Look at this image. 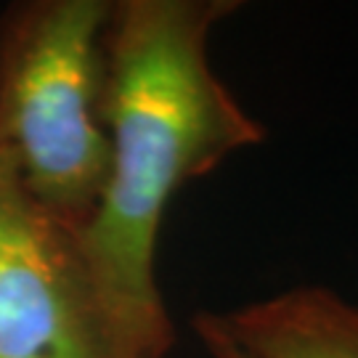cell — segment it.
I'll use <instances>...</instances> for the list:
<instances>
[{
    "instance_id": "cell-1",
    "label": "cell",
    "mask_w": 358,
    "mask_h": 358,
    "mask_svg": "<svg viewBox=\"0 0 358 358\" xmlns=\"http://www.w3.org/2000/svg\"><path fill=\"white\" fill-rule=\"evenodd\" d=\"M234 0H128L103 35V125L109 173L77 231L90 279L133 358H159L173 327L154 279L170 199L226 157L263 141L210 66L213 27Z\"/></svg>"
},
{
    "instance_id": "cell-2",
    "label": "cell",
    "mask_w": 358,
    "mask_h": 358,
    "mask_svg": "<svg viewBox=\"0 0 358 358\" xmlns=\"http://www.w3.org/2000/svg\"><path fill=\"white\" fill-rule=\"evenodd\" d=\"M103 0H48L16 16L0 56V165L80 231L109 173L103 125Z\"/></svg>"
},
{
    "instance_id": "cell-3",
    "label": "cell",
    "mask_w": 358,
    "mask_h": 358,
    "mask_svg": "<svg viewBox=\"0 0 358 358\" xmlns=\"http://www.w3.org/2000/svg\"><path fill=\"white\" fill-rule=\"evenodd\" d=\"M0 358H133L90 279L77 231L0 165Z\"/></svg>"
},
{
    "instance_id": "cell-4",
    "label": "cell",
    "mask_w": 358,
    "mask_h": 358,
    "mask_svg": "<svg viewBox=\"0 0 358 358\" xmlns=\"http://www.w3.org/2000/svg\"><path fill=\"white\" fill-rule=\"evenodd\" d=\"M202 319L242 358H358V308L324 287H294Z\"/></svg>"
},
{
    "instance_id": "cell-5",
    "label": "cell",
    "mask_w": 358,
    "mask_h": 358,
    "mask_svg": "<svg viewBox=\"0 0 358 358\" xmlns=\"http://www.w3.org/2000/svg\"><path fill=\"white\" fill-rule=\"evenodd\" d=\"M196 334L202 337L207 353H210L213 358H242L236 350H234V345L226 343V340H223V337H220V334H217L205 319H196Z\"/></svg>"
}]
</instances>
